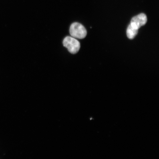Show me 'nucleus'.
<instances>
[{
  "label": "nucleus",
  "mask_w": 159,
  "mask_h": 159,
  "mask_svg": "<svg viewBox=\"0 0 159 159\" xmlns=\"http://www.w3.org/2000/svg\"><path fill=\"white\" fill-rule=\"evenodd\" d=\"M138 30L134 28L130 24L127 28L126 34L129 39H132L138 34Z\"/></svg>",
  "instance_id": "20e7f679"
},
{
  "label": "nucleus",
  "mask_w": 159,
  "mask_h": 159,
  "mask_svg": "<svg viewBox=\"0 0 159 159\" xmlns=\"http://www.w3.org/2000/svg\"><path fill=\"white\" fill-rule=\"evenodd\" d=\"M63 44L68 49L70 53L75 54L78 52L80 48V43L76 39L67 36L63 39Z\"/></svg>",
  "instance_id": "f03ea898"
},
{
  "label": "nucleus",
  "mask_w": 159,
  "mask_h": 159,
  "mask_svg": "<svg viewBox=\"0 0 159 159\" xmlns=\"http://www.w3.org/2000/svg\"><path fill=\"white\" fill-rule=\"evenodd\" d=\"M69 31L71 37L75 39H82L85 38L87 34L86 30L84 26L77 22L71 25Z\"/></svg>",
  "instance_id": "f257e3e1"
},
{
  "label": "nucleus",
  "mask_w": 159,
  "mask_h": 159,
  "mask_svg": "<svg viewBox=\"0 0 159 159\" xmlns=\"http://www.w3.org/2000/svg\"><path fill=\"white\" fill-rule=\"evenodd\" d=\"M147 21L146 15L144 13H141L132 18L130 25L134 28L139 30L142 26L146 25Z\"/></svg>",
  "instance_id": "7ed1b4c3"
}]
</instances>
